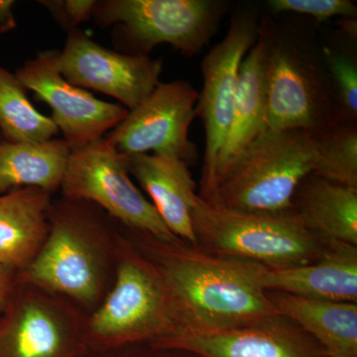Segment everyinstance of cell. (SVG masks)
I'll use <instances>...</instances> for the list:
<instances>
[{
    "label": "cell",
    "instance_id": "obj_23",
    "mask_svg": "<svg viewBox=\"0 0 357 357\" xmlns=\"http://www.w3.org/2000/svg\"><path fill=\"white\" fill-rule=\"evenodd\" d=\"M312 175L357 189V131L354 124L314 132Z\"/></svg>",
    "mask_w": 357,
    "mask_h": 357
},
{
    "label": "cell",
    "instance_id": "obj_1",
    "mask_svg": "<svg viewBox=\"0 0 357 357\" xmlns=\"http://www.w3.org/2000/svg\"><path fill=\"white\" fill-rule=\"evenodd\" d=\"M156 243L150 252L168 294L173 333L218 332L279 316L260 284L262 265Z\"/></svg>",
    "mask_w": 357,
    "mask_h": 357
},
{
    "label": "cell",
    "instance_id": "obj_2",
    "mask_svg": "<svg viewBox=\"0 0 357 357\" xmlns=\"http://www.w3.org/2000/svg\"><path fill=\"white\" fill-rule=\"evenodd\" d=\"M198 248L211 255L255 262L268 269L302 266L318 260L328 241L293 213L259 215L197 198L192 213Z\"/></svg>",
    "mask_w": 357,
    "mask_h": 357
},
{
    "label": "cell",
    "instance_id": "obj_18",
    "mask_svg": "<svg viewBox=\"0 0 357 357\" xmlns=\"http://www.w3.org/2000/svg\"><path fill=\"white\" fill-rule=\"evenodd\" d=\"M267 295L279 316L314 338L326 357H357L356 303L310 299L281 292Z\"/></svg>",
    "mask_w": 357,
    "mask_h": 357
},
{
    "label": "cell",
    "instance_id": "obj_21",
    "mask_svg": "<svg viewBox=\"0 0 357 357\" xmlns=\"http://www.w3.org/2000/svg\"><path fill=\"white\" fill-rule=\"evenodd\" d=\"M72 149L64 139L8 142L0 139V195L21 188L61 189Z\"/></svg>",
    "mask_w": 357,
    "mask_h": 357
},
{
    "label": "cell",
    "instance_id": "obj_12",
    "mask_svg": "<svg viewBox=\"0 0 357 357\" xmlns=\"http://www.w3.org/2000/svg\"><path fill=\"white\" fill-rule=\"evenodd\" d=\"M310 337L278 316L218 332H176L155 340V345L202 357H326Z\"/></svg>",
    "mask_w": 357,
    "mask_h": 357
},
{
    "label": "cell",
    "instance_id": "obj_7",
    "mask_svg": "<svg viewBox=\"0 0 357 357\" xmlns=\"http://www.w3.org/2000/svg\"><path fill=\"white\" fill-rule=\"evenodd\" d=\"M86 206V202L69 198L51 204L48 236L23 273L30 283L82 302L93 300L100 290V277L89 244L93 222Z\"/></svg>",
    "mask_w": 357,
    "mask_h": 357
},
{
    "label": "cell",
    "instance_id": "obj_13",
    "mask_svg": "<svg viewBox=\"0 0 357 357\" xmlns=\"http://www.w3.org/2000/svg\"><path fill=\"white\" fill-rule=\"evenodd\" d=\"M267 129L319 132L323 95L314 72L298 56L270 45L266 70Z\"/></svg>",
    "mask_w": 357,
    "mask_h": 357
},
{
    "label": "cell",
    "instance_id": "obj_19",
    "mask_svg": "<svg viewBox=\"0 0 357 357\" xmlns=\"http://www.w3.org/2000/svg\"><path fill=\"white\" fill-rule=\"evenodd\" d=\"M292 211L324 241L357 246V189L311 174L298 187Z\"/></svg>",
    "mask_w": 357,
    "mask_h": 357
},
{
    "label": "cell",
    "instance_id": "obj_22",
    "mask_svg": "<svg viewBox=\"0 0 357 357\" xmlns=\"http://www.w3.org/2000/svg\"><path fill=\"white\" fill-rule=\"evenodd\" d=\"M15 75L0 66V133L8 142H42L60 131L52 121L35 109Z\"/></svg>",
    "mask_w": 357,
    "mask_h": 357
},
{
    "label": "cell",
    "instance_id": "obj_20",
    "mask_svg": "<svg viewBox=\"0 0 357 357\" xmlns=\"http://www.w3.org/2000/svg\"><path fill=\"white\" fill-rule=\"evenodd\" d=\"M67 340L57 312L38 301L13 296L0 319V357H59Z\"/></svg>",
    "mask_w": 357,
    "mask_h": 357
},
{
    "label": "cell",
    "instance_id": "obj_27",
    "mask_svg": "<svg viewBox=\"0 0 357 357\" xmlns=\"http://www.w3.org/2000/svg\"><path fill=\"white\" fill-rule=\"evenodd\" d=\"M16 271L13 268L0 264V319L6 312L14 289H15Z\"/></svg>",
    "mask_w": 357,
    "mask_h": 357
},
{
    "label": "cell",
    "instance_id": "obj_14",
    "mask_svg": "<svg viewBox=\"0 0 357 357\" xmlns=\"http://www.w3.org/2000/svg\"><path fill=\"white\" fill-rule=\"evenodd\" d=\"M259 281L267 292L299 297L357 302V246L330 241L316 261L284 269H260Z\"/></svg>",
    "mask_w": 357,
    "mask_h": 357
},
{
    "label": "cell",
    "instance_id": "obj_10",
    "mask_svg": "<svg viewBox=\"0 0 357 357\" xmlns=\"http://www.w3.org/2000/svg\"><path fill=\"white\" fill-rule=\"evenodd\" d=\"M57 66L70 84L112 96L128 110L156 89L163 70L161 59L109 50L79 28L68 32Z\"/></svg>",
    "mask_w": 357,
    "mask_h": 357
},
{
    "label": "cell",
    "instance_id": "obj_3",
    "mask_svg": "<svg viewBox=\"0 0 357 357\" xmlns=\"http://www.w3.org/2000/svg\"><path fill=\"white\" fill-rule=\"evenodd\" d=\"M314 149L312 131L267 129L220 178L215 202L241 213H289L298 187L312 173Z\"/></svg>",
    "mask_w": 357,
    "mask_h": 357
},
{
    "label": "cell",
    "instance_id": "obj_15",
    "mask_svg": "<svg viewBox=\"0 0 357 357\" xmlns=\"http://www.w3.org/2000/svg\"><path fill=\"white\" fill-rule=\"evenodd\" d=\"M129 174L149 195L152 204L174 236L198 248L192 213L196 204V182L182 160L154 154L126 155Z\"/></svg>",
    "mask_w": 357,
    "mask_h": 357
},
{
    "label": "cell",
    "instance_id": "obj_8",
    "mask_svg": "<svg viewBox=\"0 0 357 357\" xmlns=\"http://www.w3.org/2000/svg\"><path fill=\"white\" fill-rule=\"evenodd\" d=\"M198 98L189 82L160 83L105 137L121 154L153 152L190 165L198 158L196 145L189 138Z\"/></svg>",
    "mask_w": 357,
    "mask_h": 357
},
{
    "label": "cell",
    "instance_id": "obj_29",
    "mask_svg": "<svg viewBox=\"0 0 357 357\" xmlns=\"http://www.w3.org/2000/svg\"><path fill=\"white\" fill-rule=\"evenodd\" d=\"M342 30L345 32V34L349 35L351 38H356L357 32L356 20H352V18H347L342 23Z\"/></svg>",
    "mask_w": 357,
    "mask_h": 357
},
{
    "label": "cell",
    "instance_id": "obj_4",
    "mask_svg": "<svg viewBox=\"0 0 357 357\" xmlns=\"http://www.w3.org/2000/svg\"><path fill=\"white\" fill-rule=\"evenodd\" d=\"M220 14L222 4L211 0H100L91 18L102 28L116 26L114 40L133 55L168 44L192 56L208 43Z\"/></svg>",
    "mask_w": 357,
    "mask_h": 357
},
{
    "label": "cell",
    "instance_id": "obj_28",
    "mask_svg": "<svg viewBox=\"0 0 357 357\" xmlns=\"http://www.w3.org/2000/svg\"><path fill=\"white\" fill-rule=\"evenodd\" d=\"M14 3L13 0H0V34L16 27L13 13Z\"/></svg>",
    "mask_w": 357,
    "mask_h": 357
},
{
    "label": "cell",
    "instance_id": "obj_26",
    "mask_svg": "<svg viewBox=\"0 0 357 357\" xmlns=\"http://www.w3.org/2000/svg\"><path fill=\"white\" fill-rule=\"evenodd\" d=\"M39 3L46 7L59 24L69 32L93 17L96 0H45Z\"/></svg>",
    "mask_w": 357,
    "mask_h": 357
},
{
    "label": "cell",
    "instance_id": "obj_5",
    "mask_svg": "<svg viewBox=\"0 0 357 357\" xmlns=\"http://www.w3.org/2000/svg\"><path fill=\"white\" fill-rule=\"evenodd\" d=\"M65 198L96 204L110 217L165 243H183L133 184L121 154L107 137L73 150L62 185Z\"/></svg>",
    "mask_w": 357,
    "mask_h": 357
},
{
    "label": "cell",
    "instance_id": "obj_30",
    "mask_svg": "<svg viewBox=\"0 0 357 357\" xmlns=\"http://www.w3.org/2000/svg\"><path fill=\"white\" fill-rule=\"evenodd\" d=\"M0 139H2L1 133H0Z\"/></svg>",
    "mask_w": 357,
    "mask_h": 357
},
{
    "label": "cell",
    "instance_id": "obj_9",
    "mask_svg": "<svg viewBox=\"0 0 357 357\" xmlns=\"http://www.w3.org/2000/svg\"><path fill=\"white\" fill-rule=\"evenodd\" d=\"M91 330L96 337L119 342L158 340L174 332L168 294L153 265L139 259L119 265L114 287L93 314Z\"/></svg>",
    "mask_w": 357,
    "mask_h": 357
},
{
    "label": "cell",
    "instance_id": "obj_16",
    "mask_svg": "<svg viewBox=\"0 0 357 357\" xmlns=\"http://www.w3.org/2000/svg\"><path fill=\"white\" fill-rule=\"evenodd\" d=\"M269 49L266 34L259 32V38L241 66L231 126L218 160L217 187L218 180L230 164L267 130L266 70Z\"/></svg>",
    "mask_w": 357,
    "mask_h": 357
},
{
    "label": "cell",
    "instance_id": "obj_17",
    "mask_svg": "<svg viewBox=\"0 0 357 357\" xmlns=\"http://www.w3.org/2000/svg\"><path fill=\"white\" fill-rule=\"evenodd\" d=\"M50 192L21 188L0 195V264L24 270L48 236Z\"/></svg>",
    "mask_w": 357,
    "mask_h": 357
},
{
    "label": "cell",
    "instance_id": "obj_11",
    "mask_svg": "<svg viewBox=\"0 0 357 357\" xmlns=\"http://www.w3.org/2000/svg\"><path fill=\"white\" fill-rule=\"evenodd\" d=\"M58 54L59 50L40 52L14 75L27 91L51 107V119L73 151L105 137L126 119L128 109L98 100L66 81L58 69Z\"/></svg>",
    "mask_w": 357,
    "mask_h": 357
},
{
    "label": "cell",
    "instance_id": "obj_24",
    "mask_svg": "<svg viewBox=\"0 0 357 357\" xmlns=\"http://www.w3.org/2000/svg\"><path fill=\"white\" fill-rule=\"evenodd\" d=\"M326 65L330 70L333 84L337 91L340 105L351 119L357 115V68L351 58L333 51L324 49Z\"/></svg>",
    "mask_w": 357,
    "mask_h": 357
},
{
    "label": "cell",
    "instance_id": "obj_6",
    "mask_svg": "<svg viewBox=\"0 0 357 357\" xmlns=\"http://www.w3.org/2000/svg\"><path fill=\"white\" fill-rule=\"evenodd\" d=\"M258 38L256 22L249 15L234 18L225 38L202 62L203 89L197 102L206 132L202 187L199 197L217 201L218 156L231 126L237 82L243 59Z\"/></svg>",
    "mask_w": 357,
    "mask_h": 357
},
{
    "label": "cell",
    "instance_id": "obj_25",
    "mask_svg": "<svg viewBox=\"0 0 357 357\" xmlns=\"http://www.w3.org/2000/svg\"><path fill=\"white\" fill-rule=\"evenodd\" d=\"M268 6L275 13L304 14L324 22L333 17L352 18L357 7L349 0H270Z\"/></svg>",
    "mask_w": 357,
    "mask_h": 357
}]
</instances>
